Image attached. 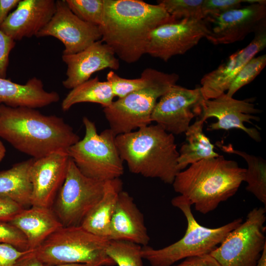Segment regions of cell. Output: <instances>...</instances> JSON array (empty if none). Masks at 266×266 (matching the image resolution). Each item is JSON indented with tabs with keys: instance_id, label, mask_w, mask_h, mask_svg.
<instances>
[{
	"instance_id": "obj_21",
	"label": "cell",
	"mask_w": 266,
	"mask_h": 266,
	"mask_svg": "<svg viewBox=\"0 0 266 266\" xmlns=\"http://www.w3.org/2000/svg\"><path fill=\"white\" fill-rule=\"evenodd\" d=\"M8 222L24 235L30 250L37 248L63 227L51 208L37 206L24 208Z\"/></svg>"
},
{
	"instance_id": "obj_11",
	"label": "cell",
	"mask_w": 266,
	"mask_h": 266,
	"mask_svg": "<svg viewBox=\"0 0 266 266\" xmlns=\"http://www.w3.org/2000/svg\"><path fill=\"white\" fill-rule=\"evenodd\" d=\"M204 100L200 87L189 89L175 84L156 104L151 121L173 135L185 133L193 118L200 116Z\"/></svg>"
},
{
	"instance_id": "obj_23",
	"label": "cell",
	"mask_w": 266,
	"mask_h": 266,
	"mask_svg": "<svg viewBox=\"0 0 266 266\" xmlns=\"http://www.w3.org/2000/svg\"><path fill=\"white\" fill-rule=\"evenodd\" d=\"M33 160L32 158L0 171V195L11 199L25 208L31 206L30 172Z\"/></svg>"
},
{
	"instance_id": "obj_36",
	"label": "cell",
	"mask_w": 266,
	"mask_h": 266,
	"mask_svg": "<svg viewBox=\"0 0 266 266\" xmlns=\"http://www.w3.org/2000/svg\"><path fill=\"white\" fill-rule=\"evenodd\" d=\"M30 251H21L11 245L0 243V266H13L18 258Z\"/></svg>"
},
{
	"instance_id": "obj_13",
	"label": "cell",
	"mask_w": 266,
	"mask_h": 266,
	"mask_svg": "<svg viewBox=\"0 0 266 266\" xmlns=\"http://www.w3.org/2000/svg\"><path fill=\"white\" fill-rule=\"evenodd\" d=\"M266 0L250 3L244 7L223 13L208 16L205 20L208 28L205 38L215 45L234 43L255 33L266 24Z\"/></svg>"
},
{
	"instance_id": "obj_27",
	"label": "cell",
	"mask_w": 266,
	"mask_h": 266,
	"mask_svg": "<svg viewBox=\"0 0 266 266\" xmlns=\"http://www.w3.org/2000/svg\"><path fill=\"white\" fill-rule=\"evenodd\" d=\"M142 246L125 240H109L106 255L118 266H144Z\"/></svg>"
},
{
	"instance_id": "obj_6",
	"label": "cell",
	"mask_w": 266,
	"mask_h": 266,
	"mask_svg": "<svg viewBox=\"0 0 266 266\" xmlns=\"http://www.w3.org/2000/svg\"><path fill=\"white\" fill-rule=\"evenodd\" d=\"M171 203L184 214L187 223L186 231L180 239L165 247L156 249L148 245L142 246L141 256L151 266H171L188 257L210 254L242 222L239 218L218 228H207L197 221L191 211L192 205L184 197L173 198Z\"/></svg>"
},
{
	"instance_id": "obj_33",
	"label": "cell",
	"mask_w": 266,
	"mask_h": 266,
	"mask_svg": "<svg viewBox=\"0 0 266 266\" xmlns=\"http://www.w3.org/2000/svg\"><path fill=\"white\" fill-rule=\"evenodd\" d=\"M262 0H203L202 9L204 18L208 16L217 15L228 11L240 8L243 2L253 3Z\"/></svg>"
},
{
	"instance_id": "obj_37",
	"label": "cell",
	"mask_w": 266,
	"mask_h": 266,
	"mask_svg": "<svg viewBox=\"0 0 266 266\" xmlns=\"http://www.w3.org/2000/svg\"><path fill=\"white\" fill-rule=\"evenodd\" d=\"M171 266H222L209 254L190 257L178 265Z\"/></svg>"
},
{
	"instance_id": "obj_2",
	"label": "cell",
	"mask_w": 266,
	"mask_h": 266,
	"mask_svg": "<svg viewBox=\"0 0 266 266\" xmlns=\"http://www.w3.org/2000/svg\"><path fill=\"white\" fill-rule=\"evenodd\" d=\"M0 137L33 159L67 151L80 140L60 117L45 115L34 108L3 104H0Z\"/></svg>"
},
{
	"instance_id": "obj_16",
	"label": "cell",
	"mask_w": 266,
	"mask_h": 266,
	"mask_svg": "<svg viewBox=\"0 0 266 266\" xmlns=\"http://www.w3.org/2000/svg\"><path fill=\"white\" fill-rule=\"evenodd\" d=\"M69 157L59 151L34 159L30 168L31 206L51 208L66 178Z\"/></svg>"
},
{
	"instance_id": "obj_34",
	"label": "cell",
	"mask_w": 266,
	"mask_h": 266,
	"mask_svg": "<svg viewBox=\"0 0 266 266\" xmlns=\"http://www.w3.org/2000/svg\"><path fill=\"white\" fill-rule=\"evenodd\" d=\"M16 42L12 38L5 34L0 30V78L6 77L9 56L10 52L15 46Z\"/></svg>"
},
{
	"instance_id": "obj_29",
	"label": "cell",
	"mask_w": 266,
	"mask_h": 266,
	"mask_svg": "<svg viewBox=\"0 0 266 266\" xmlns=\"http://www.w3.org/2000/svg\"><path fill=\"white\" fill-rule=\"evenodd\" d=\"M70 10L81 20L98 26L102 21L103 0H65Z\"/></svg>"
},
{
	"instance_id": "obj_1",
	"label": "cell",
	"mask_w": 266,
	"mask_h": 266,
	"mask_svg": "<svg viewBox=\"0 0 266 266\" xmlns=\"http://www.w3.org/2000/svg\"><path fill=\"white\" fill-rule=\"evenodd\" d=\"M101 40L125 63L137 62L146 54L151 32L176 21L160 4L141 0H103Z\"/></svg>"
},
{
	"instance_id": "obj_3",
	"label": "cell",
	"mask_w": 266,
	"mask_h": 266,
	"mask_svg": "<svg viewBox=\"0 0 266 266\" xmlns=\"http://www.w3.org/2000/svg\"><path fill=\"white\" fill-rule=\"evenodd\" d=\"M245 172L236 162L220 155L190 165L176 174L172 185L197 211L205 214L235 194Z\"/></svg>"
},
{
	"instance_id": "obj_30",
	"label": "cell",
	"mask_w": 266,
	"mask_h": 266,
	"mask_svg": "<svg viewBox=\"0 0 266 266\" xmlns=\"http://www.w3.org/2000/svg\"><path fill=\"white\" fill-rule=\"evenodd\" d=\"M266 65V54L252 58L236 75L226 94L230 97H233L239 89L252 81L260 73Z\"/></svg>"
},
{
	"instance_id": "obj_39",
	"label": "cell",
	"mask_w": 266,
	"mask_h": 266,
	"mask_svg": "<svg viewBox=\"0 0 266 266\" xmlns=\"http://www.w3.org/2000/svg\"><path fill=\"white\" fill-rule=\"evenodd\" d=\"M20 0H0V26L7 18L10 11L16 7Z\"/></svg>"
},
{
	"instance_id": "obj_25",
	"label": "cell",
	"mask_w": 266,
	"mask_h": 266,
	"mask_svg": "<svg viewBox=\"0 0 266 266\" xmlns=\"http://www.w3.org/2000/svg\"><path fill=\"white\" fill-rule=\"evenodd\" d=\"M114 97L109 83L100 81L97 76L71 89L63 100L61 108L66 111L82 102L96 103L106 107L111 104Z\"/></svg>"
},
{
	"instance_id": "obj_40",
	"label": "cell",
	"mask_w": 266,
	"mask_h": 266,
	"mask_svg": "<svg viewBox=\"0 0 266 266\" xmlns=\"http://www.w3.org/2000/svg\"><path fill=\"white\" fill-rule=\"evenodd\" d=\"M256 266H266V246L265 247Z\"/></svg>"
},
{
	"instance_id": "obj_8",
	"label": "cell",
	"mask_w": 266,
	"mask_h": 266,
	"mask_svg": "<svg viewBox=\"0 0 266 266\" xmlns=\"http://www.w3.org/2000/svg\"><path fill=\"white\" fill-rule=\"evenodd\" d=\"M84 137L67 150L70 158L87 177L106 181L124 173L123 162L115 143L116 135L110 129L98 133L95 123L84 116Z\"/></svg>"
},
{
	"instance_id": "obj_31",
	"label": "cell",
	"mask_w": 266,
	"mask_h": 266,
	"mask_svg": "<svg viewBox=\"0 0 266 266\" xmlns=\"http://www.w3.org/2000/svg\"><path fill=\"white\" fill-rule=\"evenodd\" d=\"M106 81L109 83L114 97L118 99L142 88L145 83V79L141 75L138 78L127 79L120 76L113 70L108 72Z\"/></svg>"
},
{
	"instance_id": "obj_20",
	"label": "cell",
	"mask_w": 266,
	"mask_h": 266,
	"mask_svg": "<svg viewBox=\"0 0 266 266\" xmlns=\"http://www.w3.org/2000/svg\"><path fill=\"white\" fill-rule=\"evenodd\" d=\"M108 238L128 241L142 246L148 245L150 241L143 214L126 191L122 190L119 195Z\"/></svg>"
},
{
	"instance_id": "obj_19",
	"label": "cell",
	"mask_w": 266,
	"mask_h": 266,
	"mask_svg": "<svg viewBox=\"0 0 266 266\" xmlns=\"http://www.w3.org/2000/svg\"><path fill=\"white\" fill-rule=\"evenodd\" d=\"M56 11L54 0H20L0 26V30L14 40L35 36Z\"/></svg>"
},
{
	"instance_id": "obj_22",
	"label": "cell",
	"mask_w": 266,
	"mask_h": 266,
	"mask_svg": "<svg viewBox=\"0 0 266 266\" xmlns=\"http://www.w3.org/2000/svg\"><path fill=\"white\" fill-rule=\"evenodd\" d=\"M122 190L123 182L120 178L105 181L101 199L88 214L81 226L92 233L108 238L110 223Z\"/></svg>"
},
{
	"instance_id": "obj_38",
	"label": "cell",
	"mask_w": 266,
	"mask_h": 266,
	"mask_svg": "<svg viewBox=\"0 0 266 266\" xmlns=\"http://www.w3.org/2000/svg\"><path fill=\"white\" fill-rule=\"evenodd\" d=\"M13 266H45L31 250L19 258L15 263Z\"/></svg>"
},
{
	"instance_id": "obj_10",
	"label": "cell",
	"mask_w": 266,
	"mask_h": 266,
	"mask_svg": "<svg viewBox=\"0 0 266 266\" xmlns=\"http://www.w3.org/2000/svg\"><path fill=\"white\" fill-rule=\"evenodd\" d=\"M105 182L84 175L69 158L65 180L51 207L63 226H81L101 199Z\"/></svg>"
},
{
	"instance_id": "obj_26",
	"label": "cell",
	"mask_w": 266,
	"mask_h": 266,
	"mask_svg": "<svg viewBox=\"0 0 266 266\" xmlns=\"http://www.w3.org/2000/svg\"><path fill=\"white\" fill-rule=\"evenodd\" d=\"M220 149L223 151L238 155L246 162L247 168L244 181L247 185L246 189L251 193L257 199L266 205V163L260 157L250 155L245 152L234 149L232 145L220 144Z\"/></svg>"
},
{
	"instance_id": "obj_7",
	"label": "cell",
	"mask_w": 266,
	"mask_h": 266,
	"mask_svg": "<svg viewBox=\"0 0 266 266\" xmlns=\"http://www.w3.org/2000/svg\"><path fill=\"white\" fill-rule=\"evenodd\" d=\"M109 241L81 226H63L33 251L45 265L82 263L113 266L115 263L106 253Z\"/></svg>"
},
{
	"instance_id": "obj_24",
	"label": "cell",
	"mask_w": 266,
	"mask_h": 266,
	"mask_svg": "<svg viewBox=\"0 0 266 266\" xmlns=\"http://www.w3.org/2000/svg\"><path fill=\"white\" fill-rule=\"evenodd\" d=\"M204 122L198 119L189 126L185 133L186 142L181 147L177 159L180 171L204 159L219 157L214 151V146L203 132Z\"/></svg>"
},
{
	"instance_id": "obj_41",
	"label": "cell",
	"mask_w": 266,
	"mask_h": 266,
	"mask_svg": "<svg viewBox=\"0 0 266 266\" xmlns=\"http://www.w3.org/2000/svg\"><path fill=\"white\" fill-rule=\"evenodd\" d=\"M45 266H99L95 265L82 263H66L56 265H45Z\"/></svg>"
},
{
	"instance_id": "obj_15",
	"label": "cell",
	"mask_w": 266,
	"mask_h": 266,
	"mask_svg": "<svg viewBox=\"0 0 266 266\" xmlns=\"http://www.w3.org/2000/svg\"><path fill=\"white\" fill-rule=\"evenodd\" d=\"M260 112L249 99L236 100L224 93L213 99L204 100L199 119L204 122L209 118L215 117L217 121L211 123L208 130L237 129L244 131L256 142H260L262 138L258 130L244 125L245 122L253 124L251 120L259 121L260 118L252 114Z\"/></svg>"
},
{
	"instance_id": "obj_28",
	"label": "cell",
	"mask_w": 266,
	"mask_h": 266,
	"mask_svg": "<svg viewBox=\"0 0 266 266\" xmlns=\"http://www.w3.org/2000/svg\"><path fill=\"white\" fill-rule=\"evenodd\" d=\"M203 0H158L166 11L175 20H202L204 16L202 9Z\"/></svg>"
},
{
	"instance_id": "obj_18",
	"label": "cell",
	"mask_w": 266,
	"mask_h": 266,
	"mask_svg": "<svg viewBox=\"0 0 266 266\" xmlns=\"http://www.w3.org/2000/svg\"><path fill=\"white\" fill-rule=\"evenodd\" d=\"M62 58L67 65V77L62 84L67 89L71 90L89 80L96 72L107 68L118 70L120 66L112 49L101 40L77 53L63 54Z\"/></svg>"
},
{
	"instance_id": "obj_14",
	"label": "cell",
	"mask_w": 266,
	"mask_h": 266,
	"mask_svg": "<svg viewBox=\"0 0 266 266\" xmlns=\"http://www.w3.org/2000/svg\"><path fill=\"white\" fill-rule=\"evenodd\" d=\"M51 36L60 40L65 49L63 54L77 53L101 39L99 27L77 17L65 0L56 1V11L36 37Z\"/></svg>"
},
{
	"instance_id": "obj_42",
	"label": "cell",
	"mask_w": 266,
	"mask_h": 266,
	"mask_svg": "<svg viewBox=\"0 0 266 266\" xmlns=\"http://www.w3.org/2000/svg\"><path fill=\"white\" fill-rule=\"evenodd\" d=\"M6 153V149L3 143L0 140V162L5 157Z\"/></svg>"
},
{
	"instance_id": "obj_5",
	"label": "cell",
	"mask_w": 266,
	"mask_h": 266,
	"mask_svg": "<svg viewBox=\"0 0 266 266\" xmlns=\"http://www.w3.org/2000/svg\"><path fill=\"white\" fill-rule=\"evenodd\" d=\"M141 75L145 81L142 88L103 108L109 129L116 136L150 125L158 99L175 85L179 78L175 73H166L150 67L144 69Z\"/></svg>"
},
{
	"instance_id": "obj_17",
	"label": "cell",
	"mask_w": 266,
	"mask_h": 266,
	"mask_svg": "<svg viewBox=\"0 0 266 266\" xmlns=\"http://www.w3.org/2000/svg\"><path fill=\"white\" fill-rule=\"evenodd\" d=\"M254 33V37L249 44L232 54L225 63L201 78L200 89L204 100L213 99L224 94L244 65L265 48L266 24Z\"/></svg>"
},
{
	"instance_id": "obj_35",
	"label": "cell",
	"mask_w": 266,
	"mask_h": 266,
	"mask_svg": "<svg viewBox=\"0 0 266 266\" xmlns=\"http://www.w3.org/2000/svg\"><path fill=\"white\" fill-rule=\"evenodd\" d=\"M24 208L11 199L0 195V221H10Z\"/></svg>"
},
{
	"instance_id": "obj_12",
	"label": "cell",
	"mask_w": 266,
	"mask_h": 266,
	"mask_svg": "<svg viewBox=\"0 0 266 266\" xmlns=\"http://www.w3.org/2000/svg\"><path fill=\"white\" fill-rule=\"evenodd\" d=\"M208 33L204 19H183L160 25L150 33L146 54L167 62L198 44Z\"/></svg>"
},
{
	"instance_id": "obj_32",
	"label": "cell",
	"mask_w": 266,
	"mask_h": 266,
	"mask_svg": "<svg viewBox=\"0 0 266 266\" xmlns=\"http://www.w3.org/2000/svg\"><path fill=\"white\" fill-rule=\"evenodd\" d=\"M0 243L11 245L21 251L30 250L24 235L8 222L0 221Z\"/></svg>"
},
{
	"instance_id": "obj_9",
	"label": "cell",
	"mask_w": 266,
	"mask_h": 266,
	"mask_svg": "<svg viewBox=\"0 0 266 266\" xmlns=\"http://www.w3.org/2000/svg\"><path fill=\"white\" fill-rule=\"evenodd\" d=\"M266 208L255 207L209 254L222 266H256L266 246Z\"/></svg>"
},
{
	"instance_id": "obj_4",
	"label": "cell",
	"mask_w": 266,
	"mask_h": 266,
	"mask_svg": "<svg viewBox=\"0 0 266 266\" xmlns=\"http://www.w3.org/2000/svg\"><path fill=\"white\" fill-rule=\"evenodd\" d=\"M115 143L122 160L133 173L172 184L180 171L174 135L157 124L117 135Z\"/></svg>"
}]
</instances>
